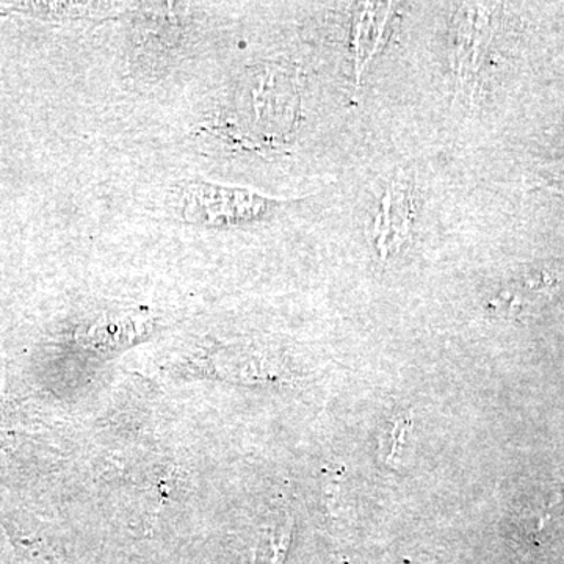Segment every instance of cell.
<instances>
[{
  "instance_id": "5",
  "label": "cell",
  "mask_w": 564,
  "mask_h": 564,
  "mask_svg": "<svg viewBox=\"0 0 564 564\" xmlns=\"http://www.w3.org/2000/svg\"><path fill=\"white\" fill-rule=\"evenodd\" d=\"M391 20L392 9L389 3H364L359 10L352 29L356 80H361L364 68L383 46Z\"/></svg>"
},
{
  "instance_id": "4",
  "label": "cell",
  "mask_w": 564,
  "mask_h": 564,
  "mask_svg": "<svg viewBox=\"0 0 564 564\" xmlns=\"http://www.w3.org/2000/svg\"><path fill=\"white\" fill-rule=\"evenodd\" d=\"M560 282L562 280H560V269H556V263L529 267L500 289L496 299L492 300L491 307L499 313L510 315L525 313L532 310V306L551 299Z\"/></svg>"
},
{
  "instance_id": "1",
  "label": "cell",
  "mask_w": 564,
  "mask_h": 564,
  "mask_svg": "<svg viewBox=\"0 0 564 564\" xmlns=\"http://www.w3.org/2000/svg\"><path fill=\"white\" fill-rule=\"evenodd\" d=\"M166 206L187 225L223 229L261 221L280 209L281 203L243 188L188 180L170 188Z\"/></svg>"
},
{
  "instance_id": "6",
  "label": "cell",
  "mask_w": 564,
  "mask_h": 564,
  "mask_svg": "<svg viewBox=\"0 0 564 564\" xmlns=\"http://www.w3.org/2000/svg\"><path fill=\"white\" fill-rule=\"evenodd\" d=\"M411 426V419L408 414L400 413L393 415L383 434H381L380 445L386 463L392 466L402 454L404 440H406L408 430Z\"/></svg>"
},
{
  "instance_id": "2",
  "label": "cell",
  "mask_w": 564,
  "mask_h": 564,
  "mask_svg": "<svg viewBox=\"0 0 564 564\" xmlns=\"http://www.w3.org/2000/svg\"><path fill=\"white\" fill-rule=\"evenodd\" d=\"M462 3L451 29V65L458 91H474L492 35V10Z\"/></svg>"
},
{
  "instance_id": "3",
  "label": "cell",
  "mask_w": 564,
  "mask_h": 564,
  "mask_svg": "<svg viewBox=\"0 0 564 564\" xmlns=\"http://www.w3.org/2000/svg\"><path fill=\"white\" fill-rule=\"evenodd\" d=\"M413 218V185L403 176L397 177L386 188L375 215V247L383 261L402 250L404 242L410 239Z\"/></svg>"
}]
</instances>
